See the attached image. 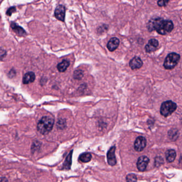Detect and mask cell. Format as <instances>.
Segmentation results:
<instances>
[{
	"mask_svg": "<svg viewBox=\"0 0 182 182\" xmlns=\"http://www.w3.org/2000/svg\"><path fill=\"white\" fill-rule=\"evenodd\" d=\"M168 2V1H159L158 2V4L159 7H164L166 6Z\"/></svg>",
	"mask_w": 182,
	"mask_h": 182,
	"instance_id": "cell-25",
	"label": "cell"
},
{
	"mask_svg": "<svg viewBox=\"0 0 182 182\" xmlns=\"http://www.w3.org/2000/svg\"><path fill=\"white\" fill-rule=\"evenodd\" d=\"M73 152V150H71L69 153V155H67V156L66 157L65 162H64L62 166V169L68 170L71 169V166H72V163Z\"/></svg>",
	"mask_w": 182,
	"mask_h": 182,
	"instance_id": "cell-12",
	"label": "cell"
},
{
	"mask_svg": "<svg viewBox=\"0 0 182 182\" xmlns=\"http://www.w3.org/2000/svg\"><path fill=\"white\" fill-rule=\"evenodd\" d=\"M35 80V75L34 73L33 72H29L25 74L23 79V82L24 84H28L30 83L33 82Z\"/></svg>",
	"mask_w": 182,
	"mask_h": 182,
	"instance_id": "cell-14",
	"label": "cell"
},
{
	"mask_svg": "<svg viewBox=\"0 0 182 182\" xmlns=\"http://www.w3.org/2000/svg\"><path fill=\"white\" fill-rule=\"evenodd\" d=\"M70 65V62L68 60L64 59L61 62L59 63L57 66V68L58 69L59 72H64L69 67Z\"/></svg>",
	"mask_w": 182,
	"mask_h": 182,
	"instance_id": "cell-15",
	"label": "cell"
},
{
	"mask_svg": "<svg viewBox=\"0 0 182 182\" xmlns=\"http://www.w3.org/2000/svg\"><path fill=\"white\" fill-rule=\"evenodd\" d=\"M143 62L138 57H135L129 62V66L132 69L141 68L143 66Z\"/></svg>",
	"mask_w": 182,
	"mask_h": 182,
	"instance_id": "cell-11",
	"label": "cell"
},
{
	"mask_svg": "<svg viewBox=\"0 0 182 182\" xmlns=\"http://www.w3.org/2000/svg\"><path fill=\"white\" fill-rule=\"evenodd\" d=\"M16 8L15 7H11L7 11V14L8 16H10L12 13H14V12L16 11Z\"/></svg>",
	"mask_w": 182,
	"mask_h": 182,
	"instance_id": "cell-24",
	"label": "cell"
},
{
	"mask_svg": "<svg viewBox=\"0 0 182 182\" xmlns=\"http://www.w3.org/2000/svg\"><path fill=\"white\" fill-rule=\"evenodd\" d=\"M149 159L146 156H141L138 159L137 167L140 172H144L149 162Z\"/></svg>",
	"mask_w": 182,
	"mask_h": 182,
	"instance_id": "cell-7",
	"label": "cell"
},
{
	"mask_svg": "<svg viewBox=\"0 0 182 182\" xmlns=\"http://www.w3.org/2000/svg\"><path fill=\"white\" fill-rule=\"evenodd\" d=\"M83 76V72L81 70H76L74 73V75L73 77L75 79L77 80H81Z\"/></svg>",
	"mask_w": 182,
	"mask_h": 182,
	"instance_id": "cell-20",
	"label": "cell"
},
{
	"mask_svg": "<svg viewBox=\"0 0 182 182\" xmlns=\"http://www.w3.org/2000/svg\"><path fill=\"white\" fill-rule=\"evenodd\" d=\"M57 127L59 129L63 130L66 127V122L65 119H59L57 123Z\"/></svg>",
	"mask_w": 182,
	"mask_h": 182,
	"instance_id": "cell-19",
	"label": "cell"
},
{
	"mask_svg": "<svg viewBox=\"0 0 182 182\" xmlns=\"http://www.w3.org/2000/svg\"><path fill=\"white\" fill-rule=\"evenodd\" d=\"M148 28L150 31L155 30L160 34L166 35L172 31L174 24L172 21L164 20L161 18H157L149 21Z\"/></svg>",
	"mask_w": 182,
	"mask_h": 182,
	"instance_id": "cell-1",
	"label": "cell"
},
{
	"mask_svg": "<svg viewBox=\"0 0 182 182\" xmlns=\"http://www.w3.org/2000/svg\"><path fill=\"white\" fill-rule=\"evenodd\" d=\"M120 44L119 40L117 38H112L107 45V47L110 52H113L116 50Z\"/></svg>",
	"mask_w": 182,
	"mask_h": 182,
	"instance_id": "cell-10",
	"label": "cell"
},
{
	"mask_svg": "<svg viewBox=\"0 0 182 182\" xmlns=\"http://www.w3.org/2000/svg\"><path fill=\"white\" fill-rule=\"evenodd\" d=\"M55 124L54 119L50 116H45L38 121L37 125L38 131L42 135H47L52 130Z\"/></svg>",
	"mask_w": 182,
	"mask_h": 182,
	"instance_id": "cell-2",
	"label": "cell"
},
{
	"mask_svg": "<svg viewBox=\"0 0 182 182\" xmlns=\"http://www.w3.org/2000/svg\"><path fill=\"white\" fill-rule=\"evenodd\" d=\"M146 145V140L144 137H138L134 143V148L137 152L142 151Z\"/></svg>",
	"mask_w": 182,
	"mask_h": 182,
	"instance_id": "cell-5",
	"label": "cell"
},
{
	"mask_svg": "<svg viewBox=\"0 0 182 182\" xmlns=\"http://www.w3.org/2000/svg\"><path fill=\"white\" fill-rule=\"evenodd\" d=\"M180 59V56L175 52H172L168 55L166 58L163 66L167 69H174L177 65Z\"/></svg>",
	"mask_w": 182,
	"mask_h": 182,
	"instance_id": "cell-4",
	"label": "cell"
},
{
	"mask_svg": "<svg viewBox=\"0 0 182 182\" xmlns=\"http://www.w3.org/2000/svg\"><path fill=\"white\" fill-rule=\"evenodd\" d=\"M65 7L63 5H59L55 10V16L59 21L64 22L65 17Z\"/></svg>",
	"mask_w": 182,
	"mask_h": 182,
	"instance_id": "cell-8",
	"label": "cell"
},
{
	"mask_svg": "<svg viewBox=\"0 0 182 182\" xmlns=\"http://www.w3.org/2000/svg\"><path fill=\"white\" fill-rule=\"evenodd\" d=\"M116 148L115 146L110 148V150L107 153V159L109 165L111 166H114L117 163V160L115 155Z\"/></svg>",
	"mask_w": 182,
	"mask_h": 182,
	"instance_id": "cell-6",
	"label": "cell"
},
{
	"mask_svg": "<svg viewBox=\"0 0 182 182\" xmlns=\"http://www.w3.org/2000/svg\"><path fill=\"white\" fill-rule=\"evenodd\" d=\"M163 163V160L161 157H158L155 159V167H159L160 166H161V164Z\"/></svg>",
	"mask_w": 182,
	"mask_h": 182,
	"instance_id": "cell-23",
	"label": "cell"
},
{
	"mask_svg": "<svg viewBox=\"0 0 182 182\" xmlns=\"http://www.w3.org/2000/svg\"><path fill=\"white\" fill-rule=\"evenodd\" d=\"M126 181L127 182H137V177L135 174H130L126 176Z\"/></svg>",
	"mask_w": 182,
	"mask_h": 182,
	"instance_id": "cell-21",
	"label": "cell"
},
{
	"mask_svg": "<svg viewBox=\"0 0 182 182\" xmlns=\"http://www.w3.org/2000/svg\"><path fill=\"white\" fill-rule=\"evenodd\" d=\"M158 45H159V42L155 38L151 39L148 41V44L145 46V51L148 53L155 52L156 49L157 48Z\"/></svg>",
	"mask_w": 182,
	"mask_h": 182,
	"instance_id": "cell-9",
	"label": "cell"
},
{
	"mask_svg": "<svg viewBox=\"0 0 182 182\" xmlns=\"http://www.w3.org/2000/svg\"><path fill=\"white\" fill-rule=\"evenodd\" d=\"M11 27L12 28V30L16 34L21 36H23L26 34V32L23 29V28L21 27V26H19L18 25L14 23H12L11 24Z\"/></svg>",
	"mask_w": 182,
	"mask_h": 182,
	"instance_id": "cell-13",
	"label": "cell"
},
{
	"mask_svg": "<svg viewBox=\"0 0 182 182\" xmlns=\"http://www.w3.org/2000/svg\"><path fill=\"white\" fill-rule=\"evenodd\" d=\"M41 145V143L39 142V141H34V142L33 143V145H32V148H31V150H32V152H34L35 151L38 150L40 148Z\"/></svg>",
	"mask_w": 182,
	"mask_h": 182,
	"instance_id": "cell-22",
	"label": "cell"
},
{
	"mask_svg": "<svg viewBox=\"0 0 182 182\" xmlns=\"http://www.w3.org/2000/svg\"><path fill=\"white\" fill-rule=\"evenodd\" d=\"M92 159V155L90 153L86 152L83 153L81 155H80L79 157V161L82 163H87L91 161Z\"/></svg>",
	"mask_w": 182,
	"mask_h": 182,
	"instance_id": "cell-17",
	"label": "cell"
},
{
	"mask_svg": "<svg viewBox=\"0 0 182 182\" xmlns=\"http://www.w3.org/2000/svg\"><path fill=\"white\" fill-rule=\"evenodd\" d=\"M176 157V153L174 150H169L166 153V158L169 163L172 162L175 160Z\"/></svg>",
	"mask_w": 182,
	"mask_h": 182,
	"instance_id": "cell-16",
	"label": "cell"
},
{
	"mask_svg": "<svg viewBox=\"0 0 182 182\" xmlns=\"http://www.w3.org/2000/svg\"><path fill=\"white\" fill-rule=\"evenodd\" d=\"M8 179L5 177H2L1 178V182H8Z\"/></svg>",
	"mask_w": 182,
	"mask_h": 182,
	"instance_id": "cell-26",
	"label": "cell"
},
{
	"mask_svg": "<svg viewBox=\"0 0 182 182\" xmlns=\"http://www.w3.org/2000/svg\"><path fill=\"white\" fill-rule=\"evenodd\" d=\"M177 109V104L172 100H168L162 104L160 107V113L165 117H167L173 113Z\"/></svg>",
	"mask_w": 182,
	"mask_h": 182,
	"instance_id": "cell-3",
	"label": "cell"
},
{
	"mask_svg": "<svg viewBox=\"0 0 182 182\" xmlns=\"http://www.w3.org/2000/svg\"><path fill=\"white\" fill-rule=\"evenodd\" d=\"M179 133L176 129H172L168 132V137L172 141H175L176 138H178Z\"/></svg>",
	"mask_w": 182,
	"mask_h": 182,
	"instance_id": "cell-18",
	"label": "cell"
}]
</instances>
